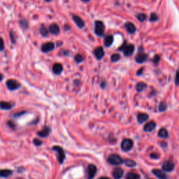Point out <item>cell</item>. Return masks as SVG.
I'll list each match as a JSON object with an SVG mask.
<instances>
[{
  "instance_id": "cell-8",
  "label": "cell",
  "mask_w": 179,
  "mask_h": 179,
  "mask_svg": "<svg viewBox=\"0 0 179 179\" xmlns=\"http://www.w3.org/2000/svg\"><path fill=\"white\" fill-rule=\"evenodd\" d=\"M56 47V44L53 42H48L45 43L41 46V50L43 53H48L51 52L55 49Z\"/></svg>"
},
{
  "instance_id": "cell-37",
  "label": "cell",
  "mask_w": 179,
  "mask_h": 179,
  "mask_svg": "<svg viewBox=\"0 0 179 179\" xmlns=\"http://www.w3.org/2000/svg\"><path fill=\"white\" fill-rule=\"evenodd\" d=\"M175 83L176 85H179V69L177 71L176 75V78H175Z\"/></svg>"
},
{
  "instance_id": "cell-45",
  "label": "cell",
  "mask_w": 179,
  "mask_h": 179,
  "mask_svg": "<svg viewBox=\"0 0 179 179\" xmlns=\"http://www.w3.org/2000/svg\"><path fill=\"white\" fill-rule=\"evenodd\" d=\"M2 79H3V75L1 74V73H0V81H2Z\"/></svg>"
},
{
  "instance_id": "cell-6",
  "label": "cell",
  "mask_w": 179,
  "mask_h": 179,
  "mask_svg": "<svg viewBox=\"0 0 179 179\" xmlns=\"http://www.w3.org/2000/svg\"><path fill=\"white\" fill-rule=\"evenodd\" d=\"M97 169L96 166L93 164H90L88 166L87 168V174H88V179H93L95 177V174H97Z\"/></svg>"
},
{
  "instance_id": "cell-44",
  "label": "cell",
  "mask_w": 179,
  "mask_h": 179,
  "mask_svg": "<svg viewBox=\"0 0 179 179\" xmlns=\"http://www.w3.org/2000/svg\"><path fill=\"white\" fill-rule=\"evenodd\" d=\"M98 179H111V178H108V177H104V176H103V177H100V178H99Z\"/></svg>"
},
{
  "instance_id": "cell-3",
  "label": "cell",
  "mask_w": 179,
  "mask_h": 179,
  "mask_svg": "<svg viewBox=\"0 0 179 179\" xmlns=\"http://www.w3.org/2000/svg\"><path fill=\"white\" fill-rule=\"evenodd\" d=\"M119 51H123L124 55L125 56H130L133 54L134 51V46L133 45H125V43L121 47L119 48Z\"/></svg>"
},
{
  "instance_id": "cell-22",
  "label": "cell",
  "mask_w": 179,
  "mask_h": 179,
  "mask_svg": "<svg viewBox=\"0 0 179 179\" xmlns=\"http://www.w3.org/2000/svg\"><path fill=\"white\" fill-rule=\"evenodd\" d=\"M148 119V115L146 113H139L137 116V120L139 123H143Z\"/></svg>"
},
{
  "instance_id": "cell-17",
  "label": "cell",
  "mask_w": 179,
  "mask_h": 179,
  "mask_svg": "<svg viewBox=\"0 0 179 179\" xmlns=\"http://www.w3.org/2000/svg\"><path fill=\"white\" fill-rule=\"evenodd\" d=\"M63 70V67L62 65L60 63H56L53 67V71L55 74L59 75L62 73Z\"/></svg>"
},
{
  "instance_id": "cell-7",
  "label": "cell",
  "mask_w": 179,
  "mask_h": 179,
  "mask_svg": "<svg viewBox=\"0 0 179 179\" xmlns=\"http://www.w3.org/2000/svg\"><path fill=\"white\" fill-rule=\"evenodd\" d=\"M133 147V141L130 139H124L121 143V148L124 151H129Z\"/></svg>"
},
{
  "instance_id": "cell-34",
  "label": "cell",
  "mask_w": 179,
  "mask_h": 179,
  "mask_svg": "<svg viewBox=\"0 0 179 179\" xmlns=\"http://www.w3.org/2000/svg\"><path fill=\"white\" fill-rule=\"evenodd\" d=\"M167 104L165 102H161L160 104V105H159V110H160V111H165V110L167 109Z\"/></svg>"
},
{
  "instance_id": "cell-42",
  "label": "cell",
  "mask_w": 179,
  "mask_h": 179,
  "mask_svg": "<svg viewBox=\"0 0 179 179\" xmlns=\"http://www.w3.org/2000/svg\"><path fill=\"white\" fill-rule=\"evenodd\" d=\"M26 113V112H25V111H23V112H21V113H16V114L14 115V116H15V117L21 116V115H22L21 114H23V113Z\"/></svg>"
},
{
  "instance_id": "cell-2",
  "label": "cell",
  "mask_w": 179,
  "mask_h": 179,
  "mask_svg": "<svg viewBox=\"0 0 179 179\" xmlns=\"http://www.w3.org/2000/svg\"><path fill=\"white\" fill-rule=\"evenodd\" d=\"M107 161L112 165H120L123 163V159L120 158L119 155H115V154H112V155H109Z\"/></svg>"
},
{
  "instance_id": "cell-41",
  "label": "cell",
  "mask_w": 179,
  "mask_h": 179,
  "mask_svg": "<svg viewBox=\"0 0 179 179\" xmlns=\"http://www.w3.org/2000/svg\"><path fill=\"white\" fill-rule=\"evenodd\" d=\"M150 157H151V158H153V159H157V158H159V155H157V154H155V153H153V154H151V155H150Z\"/></svg>"
},
{
  "instance_id": "cell-28",
  "label": "cell",
  "mask_w": 179,
  "mask_h": 179,
  "mask_svg": "<svg viewBox=\"0 0 179 179\" xmlns=\"http://www.w3.org/2000/svg\"><path fill=\"white\" fill-rule=\"evenodd\" d=\"M84 60H85V58L83 57V56H82V55L81 54L76 55V56L74 57V60L76 63H81Z\"/></svg>"
},
{
  "instance_id": "cell-38",
  "label": "cell",
  "mask_w": 179,
  "mask_h": 179,
  "mask_svg": "<svg viewBox=\"0 0 179 179\" xmlns=\"http://www.w3.org/2000/svg\"><path fill=\"white\" fill-rule=\"evenodd\" d=\"M33 142H34V143L36 145H41L42 144V141H40V140L38 139H34Z\"/></svg>"
},
{
  "instance_id": "cell-40",
  "label": "cell",
  "mask_w": 179,
  "mask_h": 179,
  "mask_svg": "<svg viewBox=\"0 0 179 179\" xmlns=\"http://www.w3.org/2000/svg\"><path fill=\"white\" fill-rule=\"evenodd\" d=\"M8 125H9V126L11 127V128H15V124L13 123V122L9 121V122H8Z\"/></svg>"
},
{
  "instance_id": "cell-30",
  "label": "cell",
  "mask_w": 179,
  "mask_h": 179,
  "mask_svg": "<svg viewBox=\"0 0 179 179\" xmlns=\"http://www.w3.org/2000/svg\"><path fill=\"white\" fill-rule=\"evenodd\" d=\"M125 164L126 166L130 167H134L135 165H136V162L134 161H133V160H127L125 161Z\"/></svg>"
},
{
  "instance_id": "cell-24",
  "label": "cell",
  "mask_w": 179,
  "mask_h": 179,
  "mask_svg": "<svg viewBox=\"0 0 179 179\" xmlns=\"http://www.w3.org/2000/svg\"><path fill=\"white\" fill-rule=\"evenodd\" d=\"M168 132L165 129L162 128L160 129L158 132V136L160 137V138H163V139H166L168 137Z\"/></svg>"
},
{
  "instance_id": "cell-23",
  "label": "cell",
  "mask_w": 179,
  "mask_h": 179,
  "mask_svg": "<svg viewBox=\"0 0 179 179\" xmlns=\"http://www.w3.org/2000/svg\"><path fill=\"white\" fill-rule=\"evenodd\" d=\"M13 105L11 103L6 102H0V108L2 110H9L12 108Z\"/></svg>"
},
{
  "instance_id": "cell-33",
  "label": "cell",
  "mask_w": 179,
  "mask_h": 179,
  "mask_svg": "<svg viewBox=\"0 0 179 179\" xmlns=\"http://www.w3.org/2000/svg\"><path fill=\"white\" fill-rule=\"evenodd\" d=\"M120 59V56L119 54H113L111 56V60L112 62H115L118 61Z\"/></svg>"
},
{
  "instance_id": "cell-18",
  "label": "cell",
  "mask_w": 179,
  "mask_h": 179,
  "mask_svg": "<svg viewBox=\"0 0 179 179\" xmlns=\"http://www.w3.org/2000/svg\"><path fill=\"white\" fill-rule=\"evenodd\" d=\"M155 126H156V124H155V122H149V123L145 124L144 128H143V130L145 132H151L155 128Z\"/></svg>"
},
{
  "instance_id": "cell-15",
  "label": "cell",
  "mask_w": 179,
  "mask_h": 179,
  "mask_svg": "<svg viewBox=\"0 0 179 179\" xmlns=\"http://www.w3.org/2000/svg\"><path fill=\"white\" fill-rule=\"evenodd\" d=\"M153 174L154 175L156 176L158 178L160 179H167L168 176L163 171L159 170V169H153Z\"/></svg>"
},
{
  "instance_id": "cell-39",
  "label": "cell",
  "mask_w": 179,
  "mask_h": 179,
  "mask_svg": "<svg viewBox=\"0 0 179 179\" xmlns=\"http://www.w3.org/2000/svg\"><path fill=\"white\" fill-rule=\"evenodd\" d=\"M160 56H155V57H154L153 61V62L155 63V64H158V63L159 62V61H160Z\"/></svg>"
},
{
  "instance_id": "cell-46",
  "label": "cell",
  "mask_w": 179,
  "mask_h": 179,
  "mask_svg": "<svg viewBox=\"0 0 179 179\" xmlns=\"http://www.w3.org/2000/svg\"><path fill=\"white\" fill-rule=\"evenodd\" d=\"M82 1H83V2H89L90 0H81Z\"/></svg>"
},
{
  "instance_id": "cell-5",
  "label": "cell",
  "mask_w": 179,
  "mask_h": 179,
  "mask_svg": "<svg viewBox=\"0 0 179 179\" xmlns=\"http://www.w3.org/2000/svg\"><path fill=\"white\" fill-rule=\"evenodd\" d=\"M6 86L10 90H15L20 88L21 83L15 79H9L6 81Z\"/></svg>"
},
{
  "instance_id": "cell-29",
  "label": "cell",
  "mask_w": 179,
  "mask_h": 179,
  "mask_svg": "<svg viewBox=\"0 0 179 179\" xmlns=\"http://www.w3.org/2000/svg\"><path fill=\"white\" fill-rule=\"evenodd\" d=\"M146 87V85L143 82H140L139 83L136 85V90L138 92H141L143 89H145V88Z\"/></svg>"
},
{
  "instance_id": "cell-26",
  "label": "cell",
  "mask_w": 179,
  "mask_h": 179,
  "mask_svg": "<svg viewBox=\"0 0 179 179\" xmlns=\"http://www.w3.org/2000/svg\"><path fill=\"white\" fill-rule=\"evenodd\" d=\"M140 176L139 175L137 174L136 173H134V172H130L127 174L126 179H139Z\"/></svg>"
},
{
  "instance_id": "cell-16",
  "label": "cell",
  "mask_w": 179,
  "mask_h": 179,
  "mask_svg": "<svg viewBox=\"0 0 179 179\" xmlns=\"http://www.w3.org/2000/svg\"><path fill=\"white\" fill-rule=\"evenodd\" d=\"M50 132H51V128H48V127H44L42 129V130L38 132L37 134L39 136L43 137V138H46L49 135Z\"/></svg>"
},
{
  "instance_id": "cell-32",
  "label": "cell",
  "mask_w": 179,
  "mask_h": 179,
  "mask_svg": "<svg viewBox=\"0 0 179 179\" xmlns=\"http://www.w3.org/2000/svg\"><path fill=\"white\" fill-rule=\"evenodd\" d=\"M136 18H137V19H138L139 21L143 22V21H144L145 19H146V16H145V14H143V13H139V14L137 15Z\"/></svg>"
},
{
  "instance_id": "cell-43",
  "label": "cell",
  "mask_w": 179,
  "mask_h": 179,
  "mask_svg": "<svg viewBox=\"0 0 179 179\" xmlns=\"http://www.w3.org/2000/svg\"><path fill=\"white\" fill-rule=\"evenodd\" d=\"M143 68H141V69H139L138 71V72H137V75H140V74H141L142 73V71H143Z\"/></svg>"
},
{
  "instance_id": "cell-47",
  "label": "cell",
  "mask_w": 179,
  "mask_h": 179,
  "mask_svg": "<svg viewBox=\"0 0 179 179\" xmlns=\"http://www.w3.org/2000/svg\"><path fill=\"white\" fill-rule=\"evenodd\" d=\"M46 1H47V2H50V1H51V0H45Z\"/></svg>"
},
{
  "instance_id": "cell-36",
  "label": "cell",
  "mask_w": 179,
  "mask_h": 179,
  "mask_svg": "<svg viewBox=\"0 0 179 179\" xmlns=\"http://www.w3.org/2000/svg\"><path fill=\"white\" fill-rule=\"evenodd\" d=\"M4 41L2 38L0 37V51H3L4 50Z\"/></svg>"
},
{
  "instance_id": "cell-1",
  "label": "cell",
  "mask_w": 179,
  "mask_h": 179,
  "mask_svg": "<svg viewBox=\"0 0 179 179\" xmlns=\"http://www.w3.org/2000/svg\"><path fill=\"white\" fill-rule=\"evenodd\" d=\"M105 31V26L102 21H96L95 22V33L97 36H103Z\"/></svg>"
},
{
  "instance_id": "cell-10",
  "label": "cell",
  "mask_w": 179,
  "mask_h": 179,
  "mask_svg": "<svg viewBox=\"0 0 179 179\" xmlns=\"http://www.w3.org/2000/svg\"><path fill=\"white\" fill-rule=\"evenodd\" d=\"M48 31L49 33H51L53 35H58L60 32V28L58 25L56 23H53L48 27Z\"/></svg>"
},
{
  "instance_id": "cell-31",
  "label": "cell",
  "mask_w": 179,
  "mask_h": 179,
  "mask_svg": "<svg viewBox=\"0 0 179 179\" xmlns=\"http://www.w3.org/2000/svg\"><path fill=\"white\" fill-rule=\"evenodd\" d=\"M10 38H11V41L12 43L15 44L16 43V35L13 31L10 32Z\"/></svg>"
},
{
  "instance_id": "cell-20",
  "label": "cell",
  "mask_w": 179,
  "mask_h": 179,
  "mask_svg": "<svg viewBox=\"0 0 179 179\" xmlns=\"http://www.w3.org/2000/svg\"><path fill=\"white\" fill-rule=\"evenodd\" d=\"M125 28L126 29L128 30V32L130 34H134V33L136 32V27H135L134 25L132 23H127L125 25Z\"/></svg>"
},
{
  "instance_id": "cell-12",
  "label": "cell",
  "mask_w": 179,
  "mask_h": 179,
  "mask_svg": "<svg viewBox=\"0 0 179 179\" xmlns=\"http://www.w3.org/2000/svg\"><path fill=\"white\" fill-rule=\"evenodd\" d=\"M174 169V164L171 161H166L164 162L163 165H162V170L164 171L170 172Z\"/></svg>"
},
{
  "instance_id": "cell-9",
  "label": "cell",
  "mask_w": 179,
  "mask_h": 179,
  "mask_svg": "<svg viewBox=\"0 0 179 179\" xmlns=\"http://www.w3.org/2000/svg\"><path fill=\"white\" fill-rule=\"evenodd\" d=\"M72 19L73 22L75 23V24L76 25L77 27L80 29H83L85 27V23L83 21V20L81 18H80L79 16H77V15H72Z\"/></svg>"
},
{
  "instance_id": "cell-21",
  "label": "cell",
  "mask_w": 179,
  "mask_h": 179,
  "mask_svg": "<svg viewBox=\"0 0 179 179\" xmlns=\"http://www.w3.org/2000/svg\"><path fill=\"white\" fill-rule=\"evenodd\" d=\"M13 174V171L10 169H0V177L8 178Z\"/></svg>"
},
{
  "instance_id": "cell-4",
  "label": "cell",
  "mask_w": 179,
  "mask_h": 179,
  "mask_svg": "<svg viewBox=\"0 0 179 179\" xmlns=\"http://www.w3.org/2000/svg\"><path fill=\"white\" fill-rule=\"evenodd\" d=\"M53 150H55L58 154V160L60 164H62L65 159V153L64 150L60 146L53 147Z\"/></svg>"
},
{
  "instance_id": "cell-35",
  "label": "cell",
  "mask_w": 179,
  "mask_h": 179,
  "mask_svg": "<svg viewBox=\"0 0 179 179\" xmlns=\"http://www.w3.org/2000/svg\"><path fill=\"white\" fill-rule=\"evenodd\" d=\"M158 19V16H157L155 13H151V15H150V21L151 22H154V21H156Z\"/></svg>"
},
{
  "instance_id": "cell-11",
  "label": "cell",
  "mask_w": 179,
  "mask_h": 179,
  "mask_svg": "<svg viewBox=\"0 0 179 179\" xmlns=\"http://www.w3.org/2000/svg\"><path fill=\"white\" fill-rule=\"evenodd\" d=\"M104 51L103 48L102 46H99L96 48L94 51V55L95 58L97 60H102L104 56Z\"/></svg>"
},
{
  "instance_id": "cell-25",
  "label": "cell",
  "mask_w": 179,
  "mask_h": 179,
  "mask_svg": "<svg viewBox=\"0 0 179 179\" xmlns=\"http://www.w3.org/2000/svg\"><path fill=\"white\" fill-rule=\"evenodd\" d=\"M39 32H40V34L42 35L43 36H45V37L48 36V33H49V31H48V29L44 25L41 27Z\"/></svg>"
},
{
  "instance_id": "cell-27",
  "label": "cell",
  "mask_w": 179,
  "mask_h": 179,
  "mask_svg": "<svg viewBox=\"0 0 179 179\" xmlns=\"http://www.w3.org/2000/svg\"><path fill=\"white\" fill-rule=\"evenodd\" d=\"M20 25L22 27H23L24 29H27L28 27H29V23H28V21L25 19H21L20 21Z\"/></svg>"
},
{
  "instance_id": "cell-13",
  "label": "cell",
  "mask_w": 179,
  "mask_h": 179,
  "mask_svg": "<svg viewBox=\"0 0 179 179\" xmlns=\"http://www.w3.org/2000/svg\"><path fill=\"white\" fill-rule=\"evenodd\" d=\"M148 55L145 54L143 53H140L137 55L136 58H135V60L137 63H143L144 62L148 59Z\"/></svg>"
},
{
  "instance_id": "cell-19",
  "label": "cell",
  "mask_w": 179,
  "mask_h": 179,
  "mask_svg": "<svg viewBox=\"0 0 179 179\" xmlns=\"http://www.w3.org/2000/svg\"><path fill=\"white\" fill-rule=\"evenodd\" d=\"M113 42V36L112 35H108L104 38V44L106 47H109Z\"/></svg>"
},
{
  "instance_id": "cell-14",
  "label": "cell",
  "mask_w": 179,
  "mask_h": 179,
  "mask_svg": "<svg viewBox=\"0 0 179 179\" xmlns=\"http://www.w3.org/2000/svg\"><path fill=\"white\" fill-rule=\"evenodd\" d=\"M112 174L115 179H120L123 176L124 171L121 168H115Z\"/></svg>"
}]
</instances>
